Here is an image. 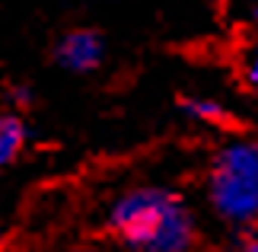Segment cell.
I'll use <instances>...</instances> for the list:
<instances>
[{
    "label": "cell",
    "mask_w": 258,
    "mask_h": 252,
    "mask_svg": "<svg viewBox=\"0 0 258 252\" xmlns=\"http://www.w3.org/2000/svg\"><path fill=\"white\" fill-rule=\"evenodd\" d=\"M112 227L141 252H188L195 236L185 205L163 188H134L121 195L112 208Z\"/></svg>",
    "instance_id": "1"
},
{
    "label": "cell",
    "mask_w": 258,
    "mask_h": 252,
    "mask_svg": "<svg viewBox=\"0 0 258 252\" xmlns=\"http://www.w3.org/2000/svg\"><path fill=\"white\" fill-rule=\"evenodd\" d=\"M211 205L230 224L258 220V144L230 140L211 169Z\"/></svg>",
    "instance_id": "2"
},
{
    "label": "cell",
    "mask_w": 258,
    "mask_h": 252,
    "mask_svg": "<svg viewBox=\"0 0 258 252\" xmlns=\"http://www.w3.org/2000/svg\"><path fill=\"white\" fill-rule=\"evenodd\" d=\"M57 58H61L64 67L71 70H93L99 61H102V42L93 32H71L57 48Z\"/></svg>",
    "instance_id": "3"
},
{
    "label": "cell",
    "mask_w": 258,
    "mask_h": 252,
    "mask_svg": "<svg viewBox=\"0 0 258 252\" xmlns=\"http://www.w3.org/2000/svg\"><path fill=\"white\" fill-rule=\"evenodd\" d=\"M19 147H23V128H19V122L0 115V166L10 163Z\"/></svg>",
    "instance_id": "4"
},
{
    "label": "cell",
    "mask_w": 258,
    "mask_h": 252,
    "mask_svg": "<svg viewBox=\"0 0 258 252\" xmlns=\"http://www.w3.org/2000/svg\"><path fill=\"white\" fill-rule=\"evenodd\" d=\"M188 112H191L195 118L214 122V118H220V106L211 103V99H191V103H188Z\"/></svg>",
    "instance_id": "5"
},
{
    "label": "cell",
    "mask_w": 258,
    "mask_h": 252,
    "mask_svg": "<svg viewBox=\"0 0 258 252\" xmlns=\"http://www.w3.org/2000/svg\"><path fill=\"white\" fill-rule=\"evenodd\" d=\"M245 77H249V83H252V89H255V93H258V45L252 48L249 61H245Z\"/></svg>",
    "instance_id": "6"
},
{
    "label": "cell",
    "mask_w": 258,
    "mask_h": 252,
    "mask_svg": "<svg viewBox=\"0 0 258 252\" xmlns=\"http://www.w3.org/2000/svg\"><path fill=\"white\" fill-rule=\"evenodd\" d=\"M245 252H258V236H255L252 243H249V249H245Z\"/></svg>",
    "instance_id": "7"
},
{
    "label": "cell",
    "mask_w": 258,
    "mask_h": 252,
    "mask_svg": "<svg viewBox=\"0 0 258 252\" xmlns=\"http://www.w3.org/2000/svg\"><path fill=\"white\" fill-rule=\"evenodd\" d=\"M252 13H255V19H258V0H255V7H252Z\"/></svg>",
    "instance_id": "8"
}]
</instances>
